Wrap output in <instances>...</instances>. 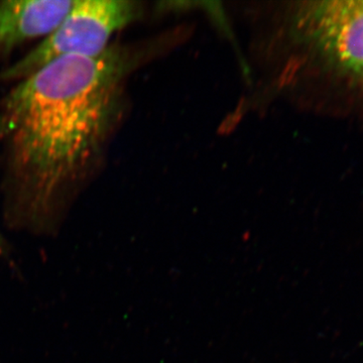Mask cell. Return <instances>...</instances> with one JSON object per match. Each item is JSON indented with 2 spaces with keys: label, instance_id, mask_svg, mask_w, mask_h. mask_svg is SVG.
<instances>
[{
  "label": "cell",
  "instance_id": "cell-1",
  "mask_svg": "<svg viewBox=\"0 0 363 363\" xmlns=\"http://www.w3.org/2000/svg\"><path fill=\"white\" fill-rule=\"evenodd\" d=\"M138 55L111 45L68 57L18 81L0 105L6 225L51 235L104 159L123 116V82Z\"/></svg>",
  "mask_w": 363,
  "mask_h": 363
},
{
  "label": "cell",
  "instance_id": "cell-2",
  "mask_svg": "<svg viewBox=\"0 0 363 363\" xmlns=\"http://www.w3.org/2000/svg\"><path fill=\"white\" fill-rule=\"evenodd\" d=\"M290 35L300 67L333 116L363 128V0L296 4Z\"/></svg>",
  "mask_w": 363,
  "mask_h": 363
},
{
  "label": "cell",
  "instance_id": "cell-3",
  "mask_svg": "<svg viewBox=\"0 0 363 363\" xmlns=\"http://www.w3.org/2000/svg\"><path fill=\"white\" fill-rule=\"evenodd\" d=\"M142 13L140 2L130 0H75L43 42L0 70V83L18 82L59 59L101 54L111 45L114 33L138 20Z\"/></svg>",
  "mask_w": 363,
  "mask_h": 363
},
{
  "label": "cell",
  "instance_id": "cell-4",
  "mask_svg": "<svg viewBox=\"0 0 363 363\" xmlns=\"http://www.w3.org/2000/svg\"><path fill=\"white\" fill-rule=\"evenodd\" d=\"M75 0L0 2V55L28 40L45 38L61 23Z\"/></svg>",
  "mask_w": 363,
  "mask_h": 363
},
{
  "label": "cell",
  "instance_id": "cell-5",
  "mask_svg": "<svg viewBox=\"0 0 363 363\" xmlns=\"http://www.w3.org/2000/svg\"><path fill=\"white\" fill-rule=\"evenodd\" d=\"M7 252L6 241L4 240V236L0 233V257L4 255Z\"/></svg>",
  "mask_w": 363,
  "mask_h": 363
}]
</instances>
